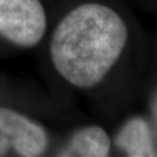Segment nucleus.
<instances>
[{
    "label": "nucleus",
    "instance_id": "f257e3e1",
    "mask_svg": "<svg viewBox=\"0 0 157 157\" xmlns=\"http://www.w3.org/2000/svg\"><path fill=\"white\" fill-rule=\"evenodd\" d=\"M128 41L124 19L98 2L77 6L58 22L50 41L51 61L71 85L90 89L117 64Z\"/></svg>",
    "mask_w": 157,
    "mask_h": 157
},
{
    "label": "nucleus",
    "instance_id": "f03ea898",
    "mask_svg": "<svg viewBox=\"0 0 157 157\" xmlns=\"http://www.w3.org/2000/svg\"><path fill=\"white\" fill-rule=\"evenodd\" d=\"M47 30V15L40 0H0V35L13 44L32 48Z\"/></svg>",
    "mask_w": 157,
    "mask_h": 157
},
{
    "label": "nucleus",
    "instance_id": "7ed1b4c3",
    "mask_svg": "<svg viewBox=\"0 0 157 157\" xmlns=\"http://www.w3.org/2000/svg\"><path fill=\"white\" fill-rule=\"evenodd\" d=\"M49 137L42 126L11 108L0 107V156L14 151L17 156H42Z\"/></svg>",
    "mask_w": 157,
    "mask_h": 157
},
{
    "label": "nucleus",
    "instance_id": "20e7f679",
    "mask_svg": "<svg viewBox=\"0 0 157 157\" xmlns=\"http://www.w3.org/2000/svg\"><path fill=\"white\" fill-rule=\"evenodd\" d=\"M115 144L127 156H156L152 129L144 119L134 118L126 122L117 135Z\"/></svg>",
    "mask_w": 157,
    "mask_h": 157
},
{
    "label": "nucleus",
    "instance_id": "39448f33",
    "mask_svg": "<svg viewBox=\"0 0 157 157\" xmlns=\"http://www.w3.org/2000/svg\"><path fill=\"white\" fill-rule=\"evenodd\" d=\"M111 140L99 126H89L79 129L71 136L58 156L105 157L109 155Z\"/></svg>",
    "mask_w": 157,
    "mask_h": 157
}]
</instances>
